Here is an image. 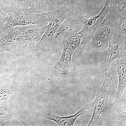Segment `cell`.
Masks as SVG:
<instances>
[{"label": "cell", "instance_id": "obj_1", "mask_svg": "<svg viewBox=\"0 0 126 126\" xmlns=\"http://www.w3.org/2000/svg\"><path fill=\"white\" fill-rule=\"evenodd\" d=\"M75 9L74 0H68L57 10L41 13L47 16L48 23L42 38L33 49V52L38 57L54 50L55 46L53 42L54 35L61 24L74 14Z\"/></svg>", "mask_w": 126, "mask_h": 126}, {"label": "cell", "instance_id": "obj_2", "mask_svg": "<svg viewBox=\"0 0 126 126\" xmlns=\"http://www.w3.org/2000/svg\"><path fill=\"white\" fill-rule=\"evenodd\" d=\"M55 38L62 42L63 49L61 58L56 63L55 68L61 74L66 75L70 73L73 69L72 56L81 44L82 36L77 31L66 27L56 34Z\"/></svg>", "mask_w": 126, "mask_h": 126}, {"label": "cell", "instance_id": "obj_3", "mask_svg": "<svg viewBox=\"0 0 126 126\" xmlns=\"http://www.w3.org/2000/svg\"><path fill=\"white\" fill-rule=\"evenodd\" d=\"M9 16L7 21L2 28V33L16 26L44 24L48 23L47 16L41 13H37L30 9H16L7 13Z\"/></svg>", "mask_w": 126, "mask_h": 126}, {"label": "cell", "instance_id": "obj_4", "mask_svg": "<svg viewBox=\"0 0 126 126\" xmlns=\"http://www.w3.org/2000/svg\"><path fill=\"white\" fill-rule=\"evenodd\" d=\"M114 32L112 21L108 15L91 38L90 42L82 50L90 56L95 52L105 49L112 40Z\"/></svg>", "mask_w": 126, "mask_h": 126}, {"label": "cell", "instance_id": "obj_5", "mask_svg": "<svg viewBox=\"0 0 126 126\" xmlns=\"http://www.w3.org/2000/svg\"><path fill=\"white\" fill-rule=\"evenodd\" d=\"M112 79L110 74L106 72L103 83L97 89L95 99L89 103V107L93 108V112L88 126L97 125L101 115L108 109L109 98L113 87L111 84Z\"/></svg>", "mask_w": 126, "mask_h": 126}, {"label": "cell", "instance_id": "obj_6", "mask_svg": "<svg viewBox=\"0 0 126 126\" xmlns=\"http://www.w3.org/2000/svg\"><path fill=\"white\" fill-rule=\"evenodd\" d=\"M35 42L5 32L0 37V53L9 52L16 56L33 52Z\"/></svg>", "mask_w": 126, "mask_h": 126}, {"label": "cell", "instance_id": "obj_7", "mask_svg": "<svg viewBox=\"0 0 126 126\" xmlns=\"http://www.w3.org/2000/svg\"><path fill=\"white\" fill-rule=\"evenodd\" d=\"M110 1V0H106L102 10L96 16L87 19L84 16L85 14L83 15V27L81 31L79 32L83 39L81 43V48H83L89 43L97 29L109 14Z\"/></svg>", "mask_w": 126, "mask_h": 126}, {"label": "cell", "instance_id": "obj_8", "mask_svg": "<svg viewBox=\"0 0 126 126\" xmlns=\"http://www.w3.org/2000/svg\"><path fill=\"white\" fill-rule=\"evenodd\" d=\"M119 46V44L112 45L110 42L105 49L95 52L90 56V60L93 61L99 60L101 68L105 72L108 71L112 64L117 59L121 58L126 52V49L123 48L121 50Z\"/></svg>", "mask_w": 126, "mask_h": 126}, {"label": "cell", "instance_id": "obj_9", "mask_svg": "<svg viewBox=\"0 0 126 126\" xmlns=\"http://www.w3.org/2000/svg\"><path fill=\"white\" fill-rule=\"evenodd\" d=\"M47 25L39 24L16 26L5 32L13 35L35 42L36 40L43 36L47 28Z\"/></svg>", "mask_w": 126, "mask_h": 126}, {"label": "cell", "instance_id": "obj_10", "mask_svg": "<svg viewBox=\"0 0 126 126\" xmlns=\"http://www.w3.org/2000/svg\"><path fill=\"white\" fill-rule=\"evenodd\" d=\"M115 62V61H114ZM111 65L115 69L118 78V85L115 100L110 108L117 103L121 99L126 87V52L121 58L117 59Z\"/></svg>", "mask_w": 126, "mask_h": 126}, {"label": "cell", "instance_id": "obj_11", "mask_svg": "<svg viewBox=\"0 0 126 126\" xmlns=\"http://www.w3.org/2000/svg\"><path fill=\"white\" fill-rule=\"evenodd\" d=\"M113 26L114 36L111 43L112 45L119 44L126 49V17H119L110 14Z\"/></svg>", "mask_w": 126, "mask_h": 126}, {"label": "cell", "instance_id": "obj_12", "mask_svg": "<svg viewBox=\"0 0 126 126\" xmlns=\"http://www.w3.org/2000/svg\"><path fill=\"white\" fill-rule=\"evenodd\" d=\"M89 107V103L87 104L73 115L65 116H60L45 111L43 112V116L46 119L55 122L59 126H73L77 119L83 115Z\"/></svg>", "mask_w": 126, "mask_h": 126}, {"label": "cell", "instance_id": "obj_13", "mask_svg": "<svg viewBox=\"0 0 126 126\" xmlns=\"http://www.w3.org/2000/svg\"><path fill=\"white\" fill-rule=\"evenodd\" d=\"M68 0H32L30 9L37 13H47L60 8Z\"/></svg>", "mask_w": 126, "mask_h": 126}, {"label": "cell", "instance_id": "obj_14", "mask_svg": "<svg viewBox=\"0 0 126 126\" xmlns=\"http://www.w3.org/2000/svg\"><path fill=\"white\" fill-rule=\"evenodd\" d=\"M32 6V0H3L0 7L7 13L14 9H30Z\"/></svg>", "mask_w": 126, "mask_h": 126}, {"label": "cell", "instance_id": "obj_15", "mask_svg": "<svg viewBox=\"0 0 126 126\" xmlns=\"http://www.w3.org/2000/svg\"><path fill=\"white\" fill-rule=\"evenodd\" d=\"M126 0H110V14L119 17H126Z\"/></svg>", "mask_w": 126, "mask_h": 126}, {"label": "cell", "instance_id": "obj_16", "mask_svg": "<svg viewBox=\"0 0 126 126\" xmlns=\"http://www.w3.org/2000/svg\"><path fill=\"white\" fill-rule=\"evenodd\" d=\"M8 14L4 12L0 7V37L3 34L2 28L9 18Z\"/></svg>", "mask_w": 126, "mask_h": 126}, {"label": "cell", "instance_id": "obj_17", "mask_svg": "<svg viewBox=\"0 0 126 126\" xmlns=\"http://www.w3.org/2000/svg\"><path fill=\"white\" fill-rule=\"evenodd\" d=\"M2 1H3V0H0V5L2 3Z\"/></svg>", "mask_w": 126, "mask_h": 126}]
</instances>
